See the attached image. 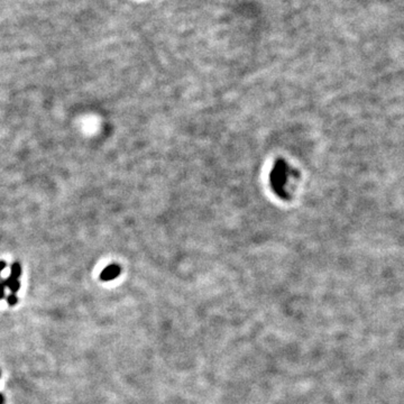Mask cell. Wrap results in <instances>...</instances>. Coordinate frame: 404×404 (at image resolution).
<instances>
[{
  "label": "cell",
  "instance_id": "1",
  "mask_svg": "<svg viewBox=\"0 0 404 404\" xmlns=\"http://www.w3.org/2000/svg\"><path fill=\"white\" fill-rule=\"evenodd\" d=\"M287 171V165L283 161H278V163L275 164L271 174L272 188L274 189V191L280 194L281 197H286L285 192H284V187H285L288 178Z\"/></svg>",
  "mask_w": 404,
  "mask_h": 404
},
{
  "label": "cell",
  "instance_id": "2",
  "mask_svg": "<svg viewBox=\"0 0 404 404\" xmlns=\"http://www.w3.org/2000/svg\"><path fill=\"white\" fill-rule=\"evenodd\" d=\"M21 274H22V266L18 261H16V263H14L13 265H11L10 275L5 280H0V283H1L5 287H8L11 291V293L15 294L16 292L19 291V288H21V283H19V281H18Z\"/></svg>",
  "mask_w": 404,
  "mask_h": 404
},
{
  "label": "cell",
  "instance_id": "3",
  "mask_svg": "<svg viewBox=\"0 0 404 404\" xmlns=\"http://www.w3.org/2000/svg\"><path fill=\"white\" fill-rule=\"evenodd\" d=\"M120 272H121V269L119 265L111 264L101 272V274H100V279H101L102 281H113L120 275Z\"/></svg>",
  "mask_w": 404,
  "mask_h": 404
},
{
  "label": "cell",
  "instance_id": "4",
  "mask_svg": "<svg viewBox=\"0 0 404 404\" xmlns=\"http://www.w3.org/2000/svg\"><path fill=\"white\" fill-rule=\"evenodd\" d=\"M7 302H8V305H9L10 307H14V306L17 305L18 298H17V296L15 295V294L11 293L10 295L7 296Z\"/></svg>",
  "mask_w": 404,
  "mask_h": 404
},
{
  "label": "cell",
  "instance_id": "5",
  "mask_svg": "<svg viewBox=\"0 0 404 404\" xmlns=\"http://www.w3.org/2000/svg\"><path fill=\"white\" fill-rule=\"evenodd\" d=\"M5 298V286L0 283V300Z\"/></svg>",
  "mask_w": 404,
  "mask_h": 404
},
{
  "label": "cell",
  "instance_id": "6",
  "mask_svg": "<svg viewBox=\"0 0 404 404\" xmlns=\"http://www.w3.org/2000/svg\"><path fill=\"white\" fill-rule=\"evenodd\" d=\"M5 267H6V261H0V274H1V272L3 271V268Z\"/></svg>",
  "mask_w": 404,
  "mask_h": 404
},
{
  "label": "cell",
  "instance_id": "7",
  "mask_svg": "<svg viewBox=\"0 0 404 404\" xmlns=\"http://www.w3.org/2000/svg\"><path fill=\"white\" fill-rule=\"evenodd\" d=\"M0 404H5V398L1 393H0Z\"/></svg>",
  "mask_w": 404,
  "mask_h": 404
}]
</instances>
